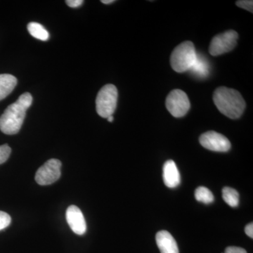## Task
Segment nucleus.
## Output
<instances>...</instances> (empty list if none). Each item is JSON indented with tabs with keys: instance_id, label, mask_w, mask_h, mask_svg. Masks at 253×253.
<instances>
[{
	"instance_id": "f257e3e1",
	"label": "nucleus",
	"mask_w": 253,
	"mask_h": 253,
	"mask_svg": "<svg viewBox=\"0 0 253 253\" xmlns=\"http://www.w3.org/2000/svg\"><path fill=\"white\" fill-rule=\"evenodd\" d=\"M33 97L30 93H23L16 102L9 105L0 117V130L8 135L17 134L23 126L26 111L31 107Z\"/></svg>"
},
{
	"instance_id": "f03ea898",
	"label": "nucleus",
	"mask_w": 253,
	"mask_h": 253,
	"mask_svg": "<svg viewBox=\"0 0 253 253\" xmlns=\"http://www.w3.org/2000/svg\"><path fill=\"white\" fill-rule=\"evenodd\" d=\"M213 101L218 110L231 119L241 117L246 109V102L239 91L226 86L216 89L213 94Z\"/></svg>"
},
{
	"instance_id": "7ed1b4c3",
	"label": "nucleus",
	"mask_w": 253,
	"mask_h": 253,
	"mask_svg": "<svg viewBox=\"0 0 253 253\" xmlns=\"http://www.w3.org/2000/svg\"><path fill=\"white\" fill-rule=\"evenodd\" d=\"M196 49L192 42L185 41L173 50L170 56V64L176 73L189 71L196 59Z\"/></svg>"
},
{
	"instance_id": "20e7f679",
	"label": "nucleus",
	"mask_w": 253,
	"mask_h": 253,
	"mask_svg": "<svg viewBox=\"0 0 253 253\" xmlns=\"http://www.w3.org/2000/svg\"><path fill=\"white\" fill-rule=\"evenodd\" d=\"M118 89L113 84L103 86L96 99V109L99 116L108 118L113 116L117 106Z\"/></svg>"
},
{
	"instance_id": "39448f33",
	"label": "nucleus",
	"mask_w": 253,
	"mask_h": 253,
	"mask_svg": "<svg viewBox=\"0 0 253 253\" xmlns=\"http://www.w3.org/2000/svg\"><path fill=\"white\" fill-rule=\"evenodd\" d=\"M239 35L235 31H228L212 38L209 46L210 54L213 56L232 51L237 44Z\"/></svg>"
},
{
	"instance_id": "423d86ee",
	"label": "nucleus",
	"mask_w": 253,
	"mask_h": 253,
	"mask_svg": "<svg viewBox=\"0 0 253 253\" xmlns=\"http://www.w3.org/2000/svg\"><path fill=\"white\" fill-rule=\"evenodd\" d=\"M166 108L175 118L186 116L190 109V101L186 93L180 89H174L168 94L166 101Z\"/></svg>"
},
{
	"instance_id": "0eeeda50",
	"label": "nucleus",
	"mask_w": 253,
	"mask_h": 253,
	"mask_svg": "<svg viewBox=\"0 0 253 253\" xmlns=\"http://www.w3.org/2000/svg\"><path fill=\"white\" fill-rule=\"evenodd\" d=\"M61 161L57 159H50L46 161L37 171L36 181L41 186L50 185L56 182L61 176Z\"/></svg>"
},
{
	"instance_id": "6e6552de",
	"label": "nucleus",
	"mask_w": 253,
	"mask_h": 253,
	"mask_svg": "<svg viewBox=\"0 0 253 253\" xmlns=\"http://www.w3.org/2000/svg\"><path fill=\"white\" fill-rule=\"evenodd\" d=\"M200 144L205 149L216 152H227L231 149V143L225 136L214 131L205 132L199 138Z\"/></svg>"
},
{
	"instance_id": "1a4fd4ad",
	"label": "nucleus",
	"mask_w": 253,
	"mask_h": 253,
	"mask_svg": "<svg viewBox=\"0 0 253 253\" xmlns=\"http://www.w3.org/2000/svg\"><path fill=\"white\" fill-rule=\"evenodd\" d=\"M66 217L68 225L75 234L78 235H83L85 234L86 221L79 208L76 206H69L66 211Z\"/></svg>"
},
{
	"instance_id": "9d476101",
	"label": "nucleus",
	"mask_w": 253,
	"mask_h": 253,
	"mask_svg": "<svg viewBox=\"0 0 253 253\" xmlns=\"http://www.w3.org/2000/svg\"><path fill=\"white\" fill-rule=\"evenodd\" d=\"M163 181L168 188H176L181 182V176L175 163L172 160L166 161L163 166Z\"/></svg>"
},
{
	"instance_id": "9b49d317",
	"label": "nucleus",
	"mask_w": 253,
	"mask_h": 253,
	"mask_svg": "<svg viewBox=\"0 0 253 253\" xmlns=\"http://www.w3.org/2000/svg\"><path fill=\"white\" fill-rule=\"evenodd\" d=\"M156 244L161 253H179L175 239L167 231H161L156 236Z\"/></svg>"
},
{
	"instance_id": "f8f14e48",
	"label": "nucleus",
	"mask_w": 253,
	"mask_h": 253,
	"mask_svg": "<svg viewBox=\"0 0 253 253\" xmlns=\"http://www.w3.org/2000/svg\"><path fill=\"white\" fill-rule=\"evenodd\" d=\"M190 72L199 78L208 77L211 73V66L209 61L204 55L197 53L194 64L189 70Z\"/></svg>"
},
{
	"instance_id": "ddd939ff",
	"label": "nucleus",
	"mask_w": 253,
	"mask_h": 253,
	"mask_svg": "<svg viewBox=\"0 0 253 253\" xmlns=\"http://www.w3.org/2000/svg\"><path fill=\"white\" fill-rule=\"evenodd\" d=\"M17 83V79L12 75H0V101L5 99L12 92Z\"/></svg>"
},
{
	"instance_id": "4468645a",
	"label": "nucleus",
	"mask_w": 253,
	"mask_h": 253,
	"mask_svg": "<svg viewBox=\"0 0 253 253\" xmlns=\"http://www.w3.org/2000/svg\"><path fill=\"white\" fill-rule=\"evenodd\" d=\"M28 31L33 38L42 41H47L49 38L48 31L42 25L36 22L28 23Z\"/></svg>"
},
{
	"instance_id": "2eb2a0df",
	"label": "nucleus",
	"mask_w": 253,
	"mask_h": 253,
	"mask_svg": "<svg viewBox=\"0 0 253 253\" xmlns=\"http://www.w3.org/2000/svg\"><path fill=\"white\" fill-rule=\"evenodd\" d=\"M222 198L231 207L236 208L239 205V194L232 188L224 187L222 189Z\"/></svg>"
},
{
	"instance_id": "dca6fc26",
	"label": "nucleus",
	"mask_w": 253,
	"mask_h": 253,
	"mask_svg": "<svg viewBox=\"0 0 253 253\" xmlns=\"http://www.w3.org/2000/svg\"><path fill=\"white\" fill-rule=\"evenodd\" d=\"M195 198L199 202L210 204L214 201V196L208 188L200 186L195 191Z\"/></svg>"
},
{
	"instance_id": "f3484780",
	"label": "nucleus",
	"mask_w": 253,
	"mask_h": 253,
	"mask_svg": "<svg viewBox=\"0 0 253 253\" xmlns=\"http://www.w3.org/2000/svg\"><path fill=\"white\" fill-rule=\"evenodd\" d=\"M11 153V148L7 144L0 146V165L7 161Z\"/></svg>"
},
{
	"instance_id": "a211bd4d",
	"label": "nucleus",
	"mask_w": 253,
	"mask_h": 253,
	"mask_svg": "<svg viewBox=\"0 0 253 253\" xmlns=\"http://www.w3.org/2000/svg\"><path fill=\"white\" fill-rule=\"evenodd\" d=\"M11 221V218L9 214L3 211H0V231L9 226Z\"/></svg>"
},
{
	"instance_id": "6ab92c4d",
	"label": "nucleus",
	"mask_w": 253,
	"mask_h": 253,
	"mask_svg": "<svg viewBox=\"0 0 253 253\" xmlns=\"http://www.w3.org/2000/svg\"><path fill=\"white\" fill-rule=\"evenodd\" d=\"M236 4L240 8L247 10L250 12H253V1L252 0H240L236 2Z\"/></svg>"
},
{
	"instance_id": "aec40b11",
	"label": "nucleus",
	"mask_w": 253,
	"mask_h": 253,
	"mask_svg": "<svg viewBox=\"0 0 253 253\" xmlns=\"http://www.w3.org/2000/svg\"><path fill=\"white\" fill-rule=\"evenodd\" d=\"M224 253H247V252L242 248L230 246V247L226 248Z\"/></svg>"
},
{
	"instance_id": "412c9836",
	"label": "nucleus",
	"mask_w": 253,
	"mask_h": 253,
	"mask_svg": "<svg viewBox=\"0 0 253 253\" xmlns=\"http://www.w3.org/2000/svg\"><path fill=\"white\" fill-rule=\"evenodd\" d=\"M83 2H84V1H83V0H67V1H66L68 6L71 8L79 7L83 4Z\"/></svg>"
},
{
	"instance_id": "4be33fe9",
	"label": "nucleus",
	"mask_w": 253,
	"mask_h": 253,
	"mask_svg": "<svg viewBox=\"0 0 253 253\" xmlns=\"http://www.w3.org/2000/svg\"><path fill=\"white\" fill-rule=\"evenodd\" d=\"M245 232L249 236L250 238L253 239V224L252 222L250 223L247 226L245 227Z\"/></svg>"
},
{
	"instance_id": "5701e85b",
	"label": "nucleus",
	"mask_w": 253,
	"mask_h": 253,
	"mask_svg": "<svg viewBox=\"0 0 253 253\" xmlns=\"http://www.w3.org/2000/svg\"><path fill=\"white\" fill-rule=\"evenodd\" d=\"M101 2H102L103 4H111V3L115 2V1L114 0H102V1H101Z\"/></svg>"
},
{
	"instance_id": "b1692460",
	"label": "nucleus",
	"mask_w": 253,
	"mask_h": 253,
	"mask_svg": "<svg viewBox=\"0 0 253 253\" xmlns=\"http://www.w3.org/2000/svg\"><path fill=\"white\" fill-rule=\"evenodd\" d=\"M108 121H109V122L112 123L113 121V119H114V118H113V116H110V117L107 118Z\"/></svg>"
}]
</instances>
